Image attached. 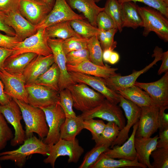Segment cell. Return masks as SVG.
<instances>
[{"mask_svg":"<svg viewBox=\"0 0 168 168\" xmlns=\"http://www.w3.org/2000/svg\"><path fill=\"white\" fill-rule=\"evenodd\" d=\"M17 103L21 110L25 124L26 138L36 133L42 139L47 136L49 128L44 112L40 108L33 106L28 103L13 99Z\"/></svg>","mask_w":168,"mask_h":168,"instance_id":"2","label":"cell"},{"mask_svg":"<svg viewBox=\"0 0 168 168\" xmlns=\"http://www.w3.org/2000/svg\"><path fill=\"white\" fill-rule=\"evenodd\" d=\"M14 137L5 119L0 113V151L5 147L8 141L11 140Z\"/></svg>","mask_w":168,"mask_h":168,"instance_id":"44","label":"cell"},{"mask_svg":"<svg viewBox=\"0 0 168 168\" xmlns=\"http://www.w3.org/2000/svg\"><path fill=\"white\" fill-rule=\"evenodd\" d=\"M71 25L74 30L81 36L89 39L97 35L100 30L97 27L84 19H76L70 21Z\"/></svg>","mask_w":168,"mask_h":168,"instance_id":"33","label":"cell"},{"mask_svg":"<svg viewBox=\"0 0 168 168\" xmlns=\"http://www.w3.org/2000/svg\"><path fill=\"white\" fill-rule=\"evenodd\" d=\"M168 107L159 108L158 116V129L162 130L168 128V114L165 112Z\"/></svg>","mask_w":168,"mask_h":168,"instance_id":"49","label":"cell"},{"mask_svg":"<svg viewBox=\"0 0 168 168\" xmlns=\"http://www.w3.org/2000/svg\"><path fill=\"white\" fill-rule=\"evenodd\" d=\"M150 156L153 160L152 168H168V148H157Z\"/></svg>","mask_w":168,"mask_h":168,"instance_id":"42","label":"cell"},{"mask_svg":"<svg viewBox=\"0 0 168 168\" xmlns=\"http://www.w3.org/2000/svg\"><path fill=\"white\" fill-rule=\"evenodd\" d=\"M162 63L159 68L157 74L161 75L163 73L168 72V51L163 53L161 60Z\"/></svg>","mask_w":168,"mask_h":168,"instance_id":"53","label":"cell"},{"mask_svg":"<svg viewBox=\"0 0 168 168\" xmlns=\"http://www.w3.org/2000/svg\"><path fill=\"white\" fill-rule=\"evenodd\" d=\"M83 119L80 115L66 118L60 129V138L67 140H74L84 129Z\"/></svg>","mask_w":168,"mask_h":168,"instance_id":"30","label":"cell"},{"mask_svg":"<svg viewBox=\"0 0 168 168\" xmlns=\"http://www.w3.org/2000/svg\"><path fill=\"white\" fill-rule=\"evenodd\" d=\"M0 78L6 94L12 99L28 103V93L23 74H12L3 69L0 70Z\"/></svg>","mask_w":168,"mask_h":168,"instance_id":"16","label":"cell"},{"mask_svg":"<svg viewBox=\"0 0 168 168\" xmlns=\"http://www.w3.org/2000/svg\"><path fill=\"white\" fill-rule=\"evenodd\" d=\"M72 8L81 12L91 25L97 27L96 19L104 7L98 6L94 0H66Z\"/></svg>","mask_w":168,"mask_h":168,"instance_id":"25","label":"cell"},{"mask_svg":"<svg viewBox=\"0 0 168 168\" xmlns=\"http://www.w3.org/2000/svg\"><path fill=\"white\" fill-rule=\"evenodd\" d=\"M118 30L116 28L105 31L100 30L97 36L103 51L106 49L113 51L116 48L117 42L114 41V37Z\"/></svg>","mask_w":168,"mask_h":168,"instance_id":"40","label":"cell"},{"mask_svg":"<svg viewBox=\"0 0 168 168\" xmlns=\"http://www.w3.org/2000/svg\"><path fill=\"white\" fill-rule=\"evenodd\" d=\"M52 8L44 0H19L20 12L29 21L35 26L44 19Z\"/></svg>","mask_w":168,"mask_h":168,"instance_id":"17","label":"cell"},{"mask_svg":"<svg viewBox=\"0 0 168 168\" xmlns=\"http://www.w3.org/2000/svg\"><path fill=\"white\" fill-rule=\"evenodd\" d=\"M102 0H94L95 2H99L101 1H102Z\"/></svg>","mask_w":168,"mask_h":168,"instance_id":"58","label":"cell"},{"mask_svg":"<svg viewBox=\"0 0 168 168\" xmlns=\"http://www.w3.org/2000/svg\"><path fill=\"white\" fill-rule=\"evenodd\" d=\"M134 85L144 90L155 105L159 108L168 107V72L157 81L149 83L136 81Z\"/></svg>","mask_w":168,"mask_h":168,"instance_id":"15","label":"cell"},{"mask_svg":"<svg viewBox=\"0 0 168 168\" xmlns=\"http://www.w3.org/2000/svg\"><path fill=\"white\" fill-rule=\"evenodd\" d=\"M119 97V106L122 108L124 112L127 119V124L120 130L118 137L112 144L110 148L116 145H122L128 138L130 128L139 120L141 111V108L132 101L120 95Z\"/></svg>","mask_w":168,"mask_h":168,"instance_id":"18","label":"cell"},{"mask_svg":"<svg viewBox=\"0 0 168 168\" xmlns=\"http://www.w3.org/2000/svg\"><path fill=\"white\" fill-rule=\"evenodd\" d=\"M119 59V56L118 53L116 52L112 51L108 63L112 64L117 63Z\"/></svg>","mask_w":168,"mask_h":168,"instance_id":"55","label":"cell"},{"mask_svg":"<svg viewBox=\"0 0 168 168\" xmlns=\"http://www.w3.org/2000/svg\"><path fill=\"white\" fill-rule=\"evenodd\" d=\"M60 75L59 68L54 62L36 79L34 83L45 86L59 92L58 82Z\"/></svg>","mask_w":168,"mask_h":168,"instance_id":"32","label":"cell"},{"mask_svg":"<svg viewBox=\"0 0 168 168\" xmlns=\"http://www.w3.org/2000/svg\"><path fill=\"white\" fill-rule=\"evenodd\" d=\"M68 72H77L104 78H108L116 74V68H111L108 65L104 66L97 65L89 60H86L81 63L71 65L67 64Z\"/></svg>","mask_w":168,"mask_h":168,"instance_id":"22","label":"cell"},{"mask_svg":"<svg viewBox=\"0 0 168 168\" xmlns=\"http://www.w3.org/2000/svg\"><path fill=\"white\" fill-rule=\"evenodd\" d=\"M1 168V166H0V168Z\"/></svg>","mask_w":168,"mask_h":168,"instance_id":"59","label":"cell"},{"mask_svg":"<svg viewBox=\"0 0 168 168\" xmlns=\"http://www.w3.org/2000/svg\"><path fill=\"white\" fill-rule=\"evenodd\" d=\"M113 50L106 49L103 51L102 54L103 60L105 62H108L111 54Z\"/></svg>","mask_w":168,"mask_h":168,"instance_id":"56","label":"cell"},{"mask_svg":"<svg viewBox=\"0 0 168 168\" xmlns=\"http://www.w3.org/2000/svg\"><path fill=\"white\" fill-rule=\"evenodd\" d=\"M138 7L132 2L121 3V20L123 28L127 27L136 29L142 27L143 22L138 12Z\"/></svg>","mask_w":168,"mask_h":168,"instance_id":"26","label":"cell"},{"mask_svg":"<svg viewBox=\"0 0 168 168\" xmlns=\"http://www.w3.org/2000/svg\"><path fill=\"white\" fill-rule=\"evenodd\" d=\"M44 1L52 8L53 7L55 2V0H44Z\"/></svg>","mask_w":168,"mask_h":168,"instance_id":"57","label":"cell"},{"mask_svg":"<svg viewBox=\"0 0 168 168\" xmlns=\"http://www.w3.org/2000/svg\"><path fill=\"white\" fill-rule=\"evenodd\" d=\"M50 146L45 143L43 139L33 135L26 138L18 148L0 152V161H12L17 166L21 168L24 166L30 155L38 154L48 156Z\"/></svg>","mask_w":168,"mask_h":168,"instance_id":"1","label":"cell"},{"mask_svg":"<svg viewBox=\"0 0 168 168\" xmlns=\"http://www.w3.org/2000/svg\"><path fill=\"white\" fill-rule=\"evenodd\" d=\"M141 108V111L135 137H150L159 128V107L154 105Z\"/></svg>","mask_w":168,"mask_h":168,"instance_id":"19","label":"cell"},{"mask_svg":"<svg viewBox=\"0 0 168 168\" xmlns=\"http://www.w3.org/2000/svg\"><path fill=\"white\" fill-rule=\"evenodd\" d=\"M84 152V149L80 145L76 138L72 140L60 138L57 142L50 146L49 154L43 162L46 164H49L54 168L58 158L61 156H67L68 163H77Z\"/></svg>","mask_w":168,"mask_h":168,"instance_id":"6","label":"cell"},{"mask_svg":"<svg viewBox=\"0 0 168 168\" xmlns=\"http://www.w3.org/2000/svg\"><path fill=\"white\" fill-rule=\"evenodd\" d=\"M12 99V98L5 93L4 86L0 78V105H4L8 103Z\"/></svg>","mask_w":168,"mask_h":168,"instance_id":"54","label":"cell"},{"mask_svg":"<svg viewBox=\"0 0 168 168\" xmlns=\"http://www.w3.org/2000/svg\"><path fill=\"white\" fill-rule=\"evenodd\" d=\"M63 40L60 39L49 38L48 41L49 46L52 52L54 62L60 71L58 82L59 91L76 83L72 80L67 70L66 54L62 47Z\"/></svg>","mask_w":168,"mask_h":168,"instance_id":"14","label":"cell"},{"mask_svg":"<svg viewBox=\"0 0 168 168\" xmlns=\"http://www.w3.org/2000/svg\"><path fill=\"white\" fill-rule=\"evenodd\" d=\"M120 129L113 122H108L101 134L96 145H105L109 147L116 139Z\"/></svg>","mask_w":168,"mask_h":168,"instance_id":"34","label":"cell"},{"mask_svg":"<svg viewBox=\"0 0 168 168\" xmlns=\"http://www.w3.org/2000/svg\"><path fill=\"white\" fill-rule=\"evenodd\" d=\"M68 72L75 83H83L91 87L111 103L117 105L119 102V95L107 86L103 78L77 72Z\"/></svg>","mask_w":168,"mask_h":168,"instance_id":"13","label":"cell"},{"mask_svg":"<svg viewBox=\"0 0 168 168\" xmlns=\"http://www.w3.org/2000/svg\"><path fill=\"white\" fill-rule=\"evenodd\" d=\"M73 100V107L82 112L94 108L105 99L100 93L83 83H76L67 88Z\"/></svg>","mask_w":168,"mask_h":168,"instance_id":"4","label":"cell"},{"mask_svg":"<svg viewBox=\"0 0 168 168\" xmlns=\"http://www.w3.org/2000/svg\"><path fill=\"white\" fill-rule=\"evenodd\" d=\"M106 124L102 120L91 119L84 120V129L89 131L92 136V139L96 143L97 142L103 132Z\"/></svg>","mask_w":168,"mask_h":168,"instance_id":"41","label":"cell"},{"mask_svg":"<svg viewBox=\"0 0 168 168\" xmlns=\"http://www.w3.org/2000/svg\"><path fill=\"white\" fill-rule=\"evenodd\" d=\"M13 50L0 47V70L4 69V63L12 54Z\"/></svg>","mask_w":168,"mask_h":168,"instance_id":"52","label":"cell"},{"mask_svg":"<svg viewBox=\"0 0 168 168\" xmlns=\"http://www.w3.org/2000/svg\"><path fill=\"white\" fill-rule=\"evenodd\" d=\"M80 115L83 120L97 118L114 122L120 130L125 125V119L120 107L106 99L96 107Z\"/></svg>","mask_w":168,"mask_h":168,"instance_id":"7","label":"cell"},{"mask_svg":"<svg viewBox=\"0 0 168 168\" xmlns=\"http://www.w3.org/2000/svg\"><path fill=\"white\" fill-rule=\"evenodd\" d=\"M21 41L16 36L5 35L0 32V47L13 49L17 44Z\"/></svg>","mask_w":168,"mask_h":168,"instance_id":"47","label":"cell"},{"mask_svg":"<svg viewBox=\"0 0 168 168\" xmlns=\"http://www.w3.org/2000/svg\"><path fill=\"white\" fill-rule=\"evenodd\" d=\"M116 92L124 98L132 101L140 107L155 105L151 98L145 92L138 86L133 85L119 90Z\"/></svg>","mask_w":168,"mask_h":168,"instance_id":"28","label":"cell"},{"mask_svg":"<svg viewBox=\"0 0 168 168\" xmlns=\"http://www.w3.org/2000/svg\"><path fill=\"white\" fill-rule=\"evenodd\" d=\"M5 17L6 13L0 11V31L4 32L8 35L16 36V33L13 29L6 23Z\"/></svg>","mask_w":168,"mask_h":168,"instance_id":"50","label":"cell"},{"mask_svg":"<svg viewBox=\"0 0 168 168\" xmlns=\"http://www.w3.org/2000/svg\"><path fill=\"white\" fill-rule=\"evenodd\" d=\"M125 167H147L146 166L139 163L137 157L133 161L122 159L116 160L103 153L90 168H118Z\"/></svg>","mask_w":168,"mask_h":168,"instance_id":"29","label":"cell"},{"mask_svg":"<svg viewBox=\"0 0 168 168\" xmlns=\"http://www.w3.org/2000/svg\"><path fill=\"white\" fill-rule=\"evenodd\" d=\"M157 148H168V128L159 130Z\"/></svg>","mask_w":168,"mask_h":168,"instance_id":"51","label":"cell"},{"mask_svg":"<svg viewBox=\"0 0 168 168\" xmlns=\"http://www.w3.org/2000/svg\"><path fill=\"white\" fill-rule=\"evenodd\" d=\"M28 102L38 108H45L59 103V92L44 86L34 83L26 84Z\"/></svg>","mask_w":168,"mask_h":168,"instance_id":"11","label":"cell"},{"mask_svg":"<svg viewBox=\"0 0 168 168\" xmlns=\"http://www.w3.org/2000/svg\"><path fill=\"white\" fill-rule=\"evenodd\" d=\"M5 22L8 26L13 29L16 36L21 41L35 34L37 30L36 26L26 19L21 14L19 9L6 13Z\"/></svg>","mask_w":168,"mask_h":168,"instance_id":"20","label":"cell"},{"mask_svg":"<svg viewBox=\"0 0 168 168\" xmlns=\"http://www.w3.org/2000/svg\"><path fill=\"white\" fill-rule=\"evenodd\" d=\"M44 112L49 131L44 142L51 146L60 139V128L64 121L66 116L59 103L45 107L41 108Z\"/></svg>","mask_w":168,"mask_h":168,"instance_id":"8","label":"cell"},{"mask_svg":"<svg viewBox=\"0 0 168 168\" xmlns=\"http://www.w3.org/2000/svg\"><path fill=\"white\" fill-rule=\"evenodd\" d=\"M84 16L75 12L68 4L66 0H55L51 11L44 19L36 26L37 30L46 28L51 25L65 21L74 19H84Z\"/></svg>","mask_w":168,"mask_h":168,"instance_id":"12","label":"cell"},{"mask_svg":"<svg viewBox=\"0 0 168 168\" xmlns=\"http://www.w3.org/2000/svg\"><path fill=\"white\" fill-rule=\"evenodd\" d=\"M54 63L53 54L47 56L38 55L27 66L23 75L26 84H33Z\"/></svg>","mask_w":168,"mask_h":168,"instance_id":"21","label":"cell"},{"mask_svg":"<svg viewBox=\"0 0 168 168\" xmlns=\"http://www.w3.org/2000/svg\"><path fill=\"white\" fill-rule=\"evenodd\" d=\"M138 121L133 125L132 133L126 141L120 146L116 145L113 146L104 153L113 158L131 161L135 160L137 156L134 146V139Z\"/></svg>","mask_w":168,"mask_h":168,"instance_id":"23","label":"cell"},{"mask_svg":"<svg viewBox=\"0 0 168 168\" xmlns=\"http://www.w3.org/2000/svg\"><path fill=\"white\" fill-rule=\"evenodd\" d=\"M37 55L34 53H25L15 56H10L4 63V69L11 74H23L27 66Z\"/></svg>","mask_w":168,"mask_h":168,"instance_id":"27","label":"cell"},{"mask_svg":"<svg viewBox=\"0 0 168 168\" xmlns=\"http://www.w3.org/2000/svg\"><path fill=\"white\" fill-rule=\"evenodd\" d=\"M104 11L111 18L120 32L123 28L121 20V3L117 0H107Z\"/></svg>","mask_w":168,"mask_h":168,"instance_id":"36","label":"cell"},{"mask_svg":"<svg viewBox=\"0 0 168 168\" xmlns=\"http://www.w3.org/2000/svg\"><path fill=\"white\" fill-rule=\"evenodd\" d=\"M109 147L105 145H96L85 155L79 168H90L98 159L100 156L109 149Z\"/></svg>","mask_w":168,"mask_h":168,"instance_id":"37","label":"cell"},{"mask_svg":"<svg viewBox=\"0 0 168 168\" xmlns=\"http://www.w3.org/2000/svg\"><path fill=\"white\" fill-rule=\"evenodd\" d=\"M67 64L75 65L86 60L90 61L87 48L71 52L66 54Z\"/></svg>","mask_w":168,"mask_h":168,"instance_id":"45","label":"cell"},{"mask_svg":"<svg viewBox=\"0 0 168 168\" xmlns=\"http://www.w3.org/2000/svg\"><path fill=\"white\" fill-rule=\"evenodd\" d=\"M70 21H65L51 25L46 28L49 38H58L63 40L73 36L82 37L72 27Z\"/></svg>","mask_w":168,"mask_h":168,"instance_id":"31","label":"cell"},{"mask_svg":"<svg viewBox=\"0 0 168 168\" xmlns=\"http://www.w3.org/2000/svg\"><path fill=\"white\" fill-rule=\"evenodd\" d=\"M19 0H0V11L6 13L19 9Z\"/></svg>","mask_w":168,"mask_h":168,"instance_id":"48","label":"cell"},{"mask_svg":"<svg viewBox=\"0 0 168 168\" xmlns=\"http://www.w3.org/2000/svg\"><path fill=\"white\" fill-rule=\"evenodd\" d=\"M90 61L93 63L101 66H104L102 58L103 51L97 35L88 39L87 43Z\"/></svg>","mask_w":168,"mask_h":168,"instance_id":"35","label":"cell"},{"mask_svg":"<svg viewBox=\"0 0 168 168\" xmlns=\"http://www.w3.org/2000/svg\"><path fill=\"white\" fill-rule=\"evenodd\" d=\"M144 30L143 35L147 36L151 31L165 42L168 41V20L159 11L149 7H138Z\"/></svg>","mask_w":168,"mask_h":168,"instance_id":"3","label":"cell"},{"mask_svg":"<svg viewBox=\"0 0 168 168\" xmlns=\"http://www.w3.org/2000/svg\"><path fill=\"white\" fill-rule=\"evenodd\" d=\"M96 23L97 28L101 30L105 31L113 28H117L113 21L104 11L98 15Z\"/></svg>","mask_w":168,"mask_h":168,"instance_id":"46","label":"cell"},{"mask_svg":"<svg viewBox=\"0 0 168 168\" xmlns=\"http://www.w3.org/2000/svg\"><path fill=\"white\" fill-rule=\"evenodd\" d=\"M163 53L162 48L156 46L152 55V57H155L154 60L143 69L138 71L134 70L132 74L126 76H121L120 74L117 73L108 78H103V80L110 89L116 92L119 90L132 86L141 74L148 70L157 62L161 60Z\"/></svg>","mask_w":168,"mask_h":168,"instance_id":"10","label":"cell"},{"mask_svg":"<svg viewBox=\"0 0 168 168\" xmlns=\"http://www.w3.org/2000/svg\"><path fill=\"white\" fill-rule=\"evenodd\" d=\"M0 113L15 130L14 137L11 140V145L16 146L23 144L26 139L25 132L21 123L23 119L22 113L17 103L12 99L4 105H0Z\"/></svg>","mask_w":168,"mask_h":168,"instance_id":"9","label":"cell"},{"mask_svg":"<svg viewBox=\"0 0 168 168\" xmlns=\"http://www.w3.org/2000/svg\"><path fill=\"white\" fill-rule=\"evenodd\" d=\"M121 3L127 2L143 3L148 7L154 8L168 18V0H117Z\"/></svg>","mask_w":168,"mask_h":168,"instance_id":"43","label":"cell"},{"mask_svg":"<svg viewBox=\"0 0 168 168\" xmlns=\"http://www.w3.org/2000/svg\"><path fill=\"white\" fill-rule=\"evenodd\" d=\"M158 139V135L152 138L135 137L134 146L138 161L149 168H152L150 157L152 152L157 148Z\"/></svg>","mask_w":168,"mask_h":168,"instance_id":"24","label":"cell"},{"mask_svg":"<svg viewBox=\"0 0 168 168\" xmlns=\"http://www.w3.org/2000/svg\"><path fill=\"white\" fill-rule=\"evenodd\" d=\"M49 38L46 28H40L35 34L18 43L13 49L11 56L25 53H32L43 56L52 54L48 42Z\"/></svg>","mask_w":168,"mask_h":168,"instance_id":"5","label":"cell"},{"mask_svg":"<svg viewBox=\"0 0 168 168\" xmlns=\"http://www.w3.org/2000/svg\"><path fill=\"white\" fill-rule=\"evenodd\" d=\"M59 104L63 110L66 118H72L77 115L73 110V100L71 93L68 88L59 92Z\"/></svg>","mask_w":168,"mask_h":168,"instance_id":"39","label":"cell"},{"mask_svg":"<svg viewBox=\"0 0 168 168\" xmlns=\"http://www.w3.org/2000/svg\"><path fill=\"white\" fill-rule=\"evenodd\" d=\"M88 39L82 37L73 36L63 40L62 47L64 52L66 54L72 51L87 48Z\"/></svg>","mask_w":168,"mask_h":168,"instance_id":"38","label":"cell"}]
</instances>
